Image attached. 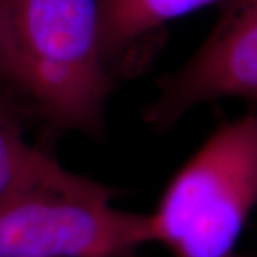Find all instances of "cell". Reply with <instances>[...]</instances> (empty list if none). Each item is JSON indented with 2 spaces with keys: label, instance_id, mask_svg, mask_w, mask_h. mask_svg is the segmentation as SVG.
Masks as SVG:
<instances>
[{
  "label": "cell",
  "instance_id": "6da1fadb",
  "mask_svg": "<svg viewBox=\"0 0 257 257\" xmlns=\"http://www.w3.org/2000/svg\"><path fill=\"white\" fill-rule=\"evenodd\" d=\"M18 90L53 126L99 138L113 74L100 0H0Z\"/></svg>",
  "mask_w": 257,
  "mask_h": 257
},
{
  "label": "cell",
  "instance_id": "7a4b0ae2",
  "mask_svg": "<svg viewBox=\"0 0 257 257\" xmlns=\"http://www.w3.org/2000/svg\"><path fill=\"white\" fill-rule=\"evenodd\" d=\"M257 206V113L223 123L179 170L152 216L172 257H247L239 240Z\"/></svg>",
  "mask_w": 257,
  "mask_h": 257
},
{
  "label": "cell",
  "instance_id": "3957f363",
  "mask_svg": "<svg viewBox=\"0 0 257 257\" xmlns=\"http://www.w3.org/2000/svg\"><path fill=\"white\" fill-rule=\"evenodd\" d=\"M113 189L63 175L0 202V257H126L153 243L152 216L120 210Z\"/></svg>",
  "mask_w": 257,
  "mask_h": 257
},
{
  "label": "cell",
  "instance_id": "277c9868",
  "mask_svg": "<svg viewBox=\"0 0 257 257\" xmlns=\"http://www.w3.org/2000/svg\"><path fill=\"white\" fill-rule=\"evenodd\" d=\"M157 87V97L145 110V120L157 130L173 127L207 101L257 103V22L220 13L199 50L177 70L162 76Z\"/></svg>",
  "mask_w": 257,
  "mask_h": 257
},
{
  "label": "cell",
  "instance_id": "5b68a950",
  "mask_svg": "<svg viewBox=\"0 0 257 257\" xmlns=\"http://www.w3.org/2000/svg\"><path fill=\"white\" fill-rule=\"evenodd\" d=\"M221 0H100L101 50L113 77L120 60L166 23Z\"/></svg>",
  "mask_w": 257,
  "mask_h": 257
},
{
  "label": "cell",
  "instance_id": "8992f818",
  "mask_svg": "<svg viewBox=\"0 0 257 257\" xmlns=\"http://www.w3.org/2000/svg\"><path fill=\"white\" fill-rule=\"evenodd\" d=\"M10 93L15 92L0 86V202L66 172L56 159L29 143L23 110Z\"/></svg>",
  "mask_w": 257,
  "mask_h": 257
},
{
  "label": "cell",
  "instance_id": "52a82bcc",
  "mask_svg": "<svg viewBox=\"0 0 257 257\" xmlns=\"http://www.w3.org/2000/svg\"><path fill=\"white\" fill-rule=\"evenodd\" d=\"M0 86L8 87L19 94L18 77H16L15 63H13L9 36H8V30H6L2 12H0Z\"/></svg>",
  "mask_w": 257,
  "mask_h": 257
},
{
  "label": "cell",
  "instance_id": "ba28073f",
  "mask_svg": "<svg viewBox=\"0 0 257 257\" xmlns=\"http://www.w3.org/2000/svg\"><path fill=\"white\" fill-rule=\"evenodd\" d=\"M221 13L257 22V0H221Z\"/></svg>",
  "mask_w": 257,
  "mask_h": 257
},
{
  "label": "cell",
  "instance_id": "9c48e42d",
  "mask_svg": "<svg viewBox=\"0 0 257 257\" xmlns=\"http://www.w3.org/2000/svg\"><path fill=\"white\" fill-rule=\"evenodd\" d=\"M126 257H133V254H132V256H126Z\"/></svg>",
  "mask_w": 257,
  "mask_h": 257
},
{
  "label": "cell",
  "instance_id": "30bf717a",
  "mask_svg": "<svg viewBox=\"0 0 257 257\" xmlns=\"http://www.w3.org/2000/svg\"><path fill=\"white\" fill-rule=\"evenodd\" d=\"M254 257H257V254H256V256H254Z\"/></svg>",
  "mask_w": 257,
  "mask_h": 257
}]
</instances>
